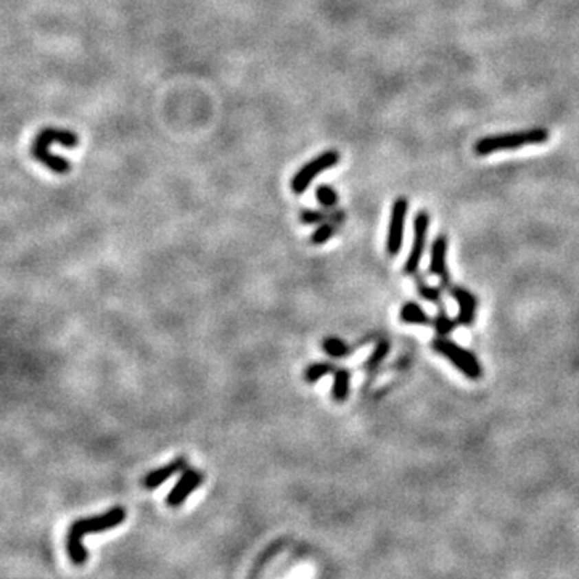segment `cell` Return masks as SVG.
Here are the masks:
<instances>
[{
  "instance_id": "ac0fdd59",
  "label": "cell",
  "mask_w": 579,
  "mask_h": 579,
  "mask_svg": "<svg viewBox=\"0 0 579 579\" xmlns=\"http://www.w3.org/2000/svg\"><path fill=\"white\" fill-rule=\"evenodd\" d=\"M415 283H417V292H419V295L424 298L425 301L428 303H433V305H439V306H444L443 305V287H433V285H430L428 282H425L424 278L419 277V275L415 274Z\"/></svg>"
},
{
  "instance_id": "4fadbf2b",
  "label": "cell",
  "mask_w": 579,
  "mask_h": 579,
  "mask_svg": "<svg viewBox=\"0 0 579 579\" xmlns=\"http://www.w3.org/2000/svg\"><path fill=\"white\" fill-rule=\"evenodd\" d=\"M400 320L406 325H419V327H431L433 319L428 316L424 307L415 301H407L400 309Z\"/></svg>"
},
{
  "instance_id": "44dd1931",
  "label": "cell",
  "mask_w": 579,
  "mask_h": 579,
  "mask_svg": "<svg viewBox=\"0 0 579 579\" xmlns=\"http://www.w3.org/2000/svg\"><path fill=\"white\" fill-rule=\"evenodd\" d=\"M336 369L335 364L331 362H314L311 364L309 367L305 370V382L307 383H317L322 377H325V375H330L334 373Z\"/></svg>"
},
{
  "instance_id": "5bb4252c",
  "label": "cell",
  "mask_w": 579,
  "mask_h": 579,
  "mask_svg": "<svg viewBox=\"0 0 579 579\" xmlns=\"http://www.w3.org/2000/svg\"><path fill=\"white\" fill-rule=\"evenodd\" d=\"M334 375V386H331V400L335 402L348 401L351 393V370L336 367Z\"/></svg>"
},
{
  "instance_id": "ba28073f",
  "label": "cell",
  "mask_w": 579,
  "mask_h": 579,
  "mask_svg": "<svg viewBox=\"0 0 579 579\" xmlns=\"http://www.w3.org/2000/svg\"><path fill=\"white\" fill-rule=\"evenodd\" d=\"M448 237L444 234L438 235L433 240L430 253V274L441 278V287L449 290L452 287V280H450L448 261H446V256H448Z\"/></svg>"
},
{
  "instance_id": "52a82bcc",
  "label": "cell",
  "mask_w": 579,
  "mask_h": 579,
  "mask_svg": "<svg viewBox=\"0 0 579 579\" xmlns=\"http://www.w3.org/2000/svg\"><path fill=\"white\" fill-rule=\"evenodd\" d=\"M203 473L193 468H185L175 483L169 494L166 496V505L168 507H180L185 502V499L197 491L203 483Z\"/></svg>"
},
{
  "instance_id": "30bf717a",
  "label": "cell",
  "mask_w": 579,
  "mask_h": 579,
  "mask_svg": "<svg viewBox=\"0 0 579 579\" xmlns=\"http://www.w3.org/2000/svg\"><path fill=\"white\" fill-rule=\"evenodd\" d=\"M185 468H187V459L185 457L171 460V462L164 463L163 467H158L146 473L144 479H142V486L149 491L155 490V488L163 485L164 481H168L169 478H173L175 473H182Z\"/></svg>"
},
{
  "instance_id": "7c38bea8",
  "label": "cell",
  "mask_w": 579,
  "mask_h": 579,
  "mask_svg": "<svg viewBox=\"0 0 579 579\" xmlns=\"http://www.w3.org/2000/svg\"><path fill=\"white\" fill-rule=\"evenodd\" d=\"M32 156L56 174H68L71 171V163L68 160L50 153L49 146L42 145L39 144V142H34V144H32Z\"/></svg>"
},
{
  "instance_id": "6da1fadb",
  "label": "cell",
  "mask_w": 579,
  "mask_h": 579,
  "mask_svg": "<svg viewBox=\"0 0 579 579\" xmlns=\"http://www.w3.org/2000/svg\"><path fill=\"white\" fill-rule=\"evenodd\" d=\"M126 516L127 512L124 507L118 505L107 510L105 514L87 516V518H78L73 521L68 529V534H66V552H68L71 562L76 567H80V565L87 562L89 554L83 544L84 536L105 533V531L116 528V526L124 523Z\"/></svg>"
},
{
  "instance_id": "e0dca14e",
  "label": "cell",
  "mask_w": 579,
  "mask_h": 579,
  "mask_svg": "<svg viewBox=\"0 0 579 579\" xmlns=\"http://www.w3.org/2000/svg\"><path fill=\"white\" fill-rule=\"evenodd\" d=\"M322 349L331 359H343L351 353V346L338 336H327L322 341Z\"/></svg>"
},
{
  "instance_id": "8992f818",
  "label": "cell",
  "mask_w": 579,
  "mask_h": 579,
  "mask_svg": "<svg viewBox=\"0 0 579 579\" xmlns=\"http://www.w3.org/2000/svg\"><path fill=\"white\" fill-rule=\"evenodd\" d=\"M407 210H409V201H407L406 198H397V200L393 203L386 237V253L390 256H397L402 250Z\"/></svg>"
},
{
  "instance_id": "d6986e66",
  "label": "cell",
  "mask_w": 579,
  "mask_h": 579,
  "mask_svg": "<svg viewBox=\"0 0 579 579\" xmlns=\"http://www.w3.org/2000/svg\"><path fill=\"white\" fill-rule=\"evenodd\" d=\"M343 221L340 219H334V221H327V222H322V224L317 227V230L314 234L311 235V243L312 245H324L329 241L331 237L336 234V230H338L340 224Z\"/></svg>"
},
{
  "instance_id": "9a60e30c",
  "label": "cell",
  "mask_w": 579,
  "mask_h": 579,
  "mask_svg": "<svg viewBox=\"0 0 579 579\" xmlns=\"http://www.w3.org/2000/svg\"><path fill=\"white\" fill-rule=\"evenodd\" d=\"M345 211L341 210H335V211H319V210H303L300 212V219L303 224L306 226H312V224H322V222H327V221H334V219H340V221H345Z\"/></svg>"
},
{
  "instance_id": "2e32d148",
  "label": "cell",
  "mask_w": 579,
  "mask_h": 579,
  "mask_svg": "<svg viewBox=\"0 0 579 579\" xmlns=\"http://www.w3.org/2000/svg\"><path fill=\"white\" fill-rule=\"evenodd\" d=\"M391 351V343L388 340H380L377 345L373 346V351L372 354L369 356V359L365 360L364 367L367 372H375L380 365L383 364V360L388 358V354H390Z\"/></svg>"
},
{
  "instance_id": "7a4b0ae2",
  "label": "cell",
  "mask_w": 579,
  "mask_h": 579,
  "mask_svg": "<svg viewBox=\"0 0 579 579\" xmlns=\"http://www.w3.org/2000/svg\"><path fill=\"white\" fill-rule=\"evenodd\" d=\"M549 132L543 127H534L529 131L510 132V134L491 135L479 139L473 146V151L479 156H486L501 150H515L526 145H539L547 142Z\"/></svg>"
},
{
  "instance_id": "277c9868",
  "label": "cell",
  "mask_w": 579,
  "mask_h": 579,
  "mask_svg": "<svg viewBox=\"0 0 579 579\" xmlns=\"http://www.w3.org/2000/svg\"><path fill=\"white\" fill-rule=\"evenodd\" d=\"M340 158H341L340 151L329 150V151H324V153L317 155L314 160L309 161V163H306L295 175H293V179H292L293 193H296V195H303V193L309 188L312 180H314L319 174L324 173V171L334 168L335 164H338Z\"/></svg>"
},
{
  "instance_id": "5b68a950",
  "label": "cell",
  "mask_w": 579,
  "mask_h": 579,
  "mask_svg": "<svg viewBox=\"0 0 579 579\" xmlns=\"http://www.w3.org/2000/svg\"><path fill=\"white\" fill-rule=\"evenodd\" d=\"M428 229H430V216L426 211L417 212L414 219V240H412V248L407 256V261L404 264V274L406 275H415L419 272L422 258H424L425 248H426V239H428Z\"/></svg>"
},
{
  "instance_id": "9c48e42d",
  "label": "cell",
  "mask_w": 579,
  "mask_h": 579,
  "mask_svg": "<svg viewBox=\"0 0 579 579\" xmlns=\"http://www.w3.org/2000/svg\"><path fill=\"white\" fill-rule=\"evenodd\" d=\"M449 295L454 298L455 303L459 306V314H457V324L463 327L473 325L474 319H477V311H478V298L473 295L472 292L463 287H459V285H452L449 290Z\"/></svg>"
},
{
  "instance_id": "7402d4cb",
  "label": "cell",
  "mask_w": 579,
  "mask_h": 579,
  "mask_svg": "<svg viewBox=\"0 0 579 579\" xmlns=\"http://www.w3.org/2000/svg\"><path fill=\"white\" fill-rule=\"evenodd\" d=\"M316 198L325 210H334L338 205V193L330 185H319L316 188Z\"/></svg>"
},
{
  "instance_id": "3957f363",
  "label": "cell",
  "mask_w": 579,
  "mask_h": 579,
  "mask_svg": "<svg viewBox=\"0 0 579 579\" xmlns=\"http://www.w3.org/2000/svg\"><path fill=\"white\" fill-rule=\"evenodd\" d=\"M431 348H433L435 353L443 356L448 362L452 364L465 378L472 380V382H478V380L483 378L485 370H483V365L477 356L472 351L463 348V346L455 343V341L449 340L448 336H436L431 341Z\"/></svg>"
},
{
  "instance_id": "8fae6325",
  "label": "cell",
  "mask_w": 579,
  "mask_h": 579,
  "mask_svg": "<svg viewBox=\"0 0 579 579\" xmlns=\"http://www.w3.org/2000/svg\"><path fill=\"white\" fill-rule=\"evenodd\" d=\"M36 142L44 145H63L66 149H74L79 145V137L68 129H60V127H44L39 134L36 135Z\"/></svg>"
},
{
  "instance_id": "ffe728a7",
  "label": "cell",
  "mask_w": 579,
  "mask_h": 579,
  "mask_svg": "<svg viewBox=\"0 0 579 579\" xmlns=\"http://www.w3.org/2000/svg\"><path fill=\"white\" fill-rule=\"evenodd\" d=\"M457 319H450V316L446 312L444 306H439V312L436 314V317L433 319V329L436 331V335L438 336H448L452 334L455 330V327H457Z\"/></svg>"
}]
</instances>
